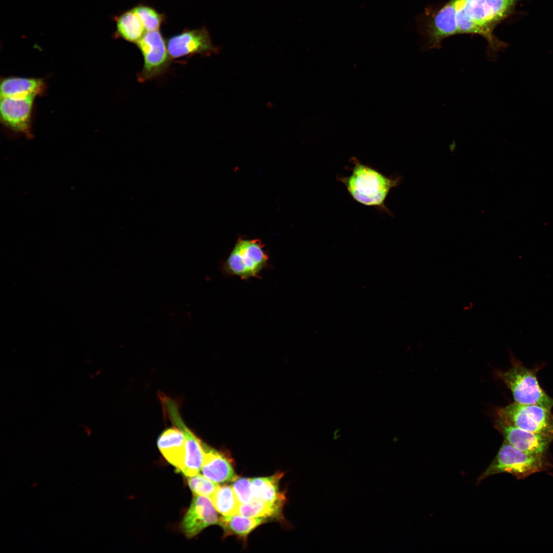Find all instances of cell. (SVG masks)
I'll list each match as a JSON object with an SVG mask.
<instances>
[{"mask_svg":"<svg viewBox=\"0 0 553 553\" xmlns=\"http://www.w3.org/2000/svg\"><path fill=\"white\" fill-rule=\"evenodd\" d=\"M219 518L210 498L195 495L182 521V528L187 537H193L207 527L218 524Z\"/></svg>","mask_w":553,"mask_h":553,"instance_id":"11","label":"cell"},{"mask_svg":"<svg viewBox=\"0 0 553 553\" xmlns=\"http://www.w3.org/2000/svg\"><path fill=\"white\" fill-rule=\"evenodd\" d=\"M188 486L195 495L203 496L211 498L219 485L198 474L187 477Z\"/></svg>","mask_w":553,"mask_h":553,"instance_id":"23","label":"cell"},{"mask_svg":"<svg viewBox=\"0 0 553 553\" xmlns=\"http://www.w3.org/2000/svg\"><path fill=\"white\" fill-rule=\"evenodd\" d=\"M284 505L269 503L254 498L250 502L240 504L239 514L252 518L270 519H282Z\"/></svg>","mask_w":553,"mask_h":553,"instance_id":"20","label":"cell"},{"mask_svg":"<svg viewBox=\"0 0 553 553\" xmlns=\"http://www.w3.org/2000/svg\"><path fill=\"white\" fill-rule=\"evenodd\" d=\"M44 89V82L40 79L9 77L4 79L1 82V96H36L40 94Z\"/></svg>","mask_w":553,"mask_h":553,"instance_id":"18","label":"cell"},{"mask_svg":"<svg viewBox=\"0 0 553 553\" xmlns=\"http://www.w3.org/2000/svg\"><path fill=\"white\" fill-rule=\"evenodd\" d=\"M173 406L167 404L171 417L176 426L183 431L186 437L185 466L182 473L187 477L194 476L199 474L201 470L203 460L202 442L185 426Z\"/></svg>","mask_w":553,"mask_h":553,"instance_id":"14","label":"cell"},{"mask_svg":"<svg viewBox=\"0 0 553 553\" xmlns=\"http://www.w3.org/2000/svg\"><path fill=\"white\" fill-rule=\"evenodd\" d=\"M506 441L522 451L534 454H546L553 441V435L530 432L506 424L496 419L494 425Z\"/></svg>","mask_w":553,"mask_h":553,"instance_id":"9","label":"cell"},{"mask_svg":"<svg viewBox=\"0 0 553 553\" xmlns=\"http://www.w3.org/2000/svg\"><path fill=\"white\" fill-rule=\"evenodd\" d=\"M231 486L240 504L247 503L255 498L251 478L238 477L232 481Z\"/></svg>","mask_w":553,"mask_h":553,"instance_id":"24","label":"cell"},{"mask_svg":"<svg viewBox=\"0 0 553 553\" xmlns=\"http://www.w3.org/2000/svg\"><path fill=\"white\" fill-rule=\"evenodd\" d=\"M350 162L353 165L349 168L350 174L337 176V180L345 186L353 200L392 216L385 202L390 191L401 183L402 177L386 176L371 165L361 163L356 157H352Z\"/></svg>","mask_w":553,"mask_h":553,"instance_id":"1","label":"cell"},{"mask_svg":"<svg viewBox=\"0 0 553 553\" xmlns=\"http://www.w3.org/2000/svg\"><path fill=\"white\" fill-rule=\"evenodd\" d=\"M267 520L263 518L248 517L238 514L220 517L218 524L222 528L224 537L236 536L246 540L250 533Z\"/></svg>","mask_w":553,"mask_h":553,"instance_id":"17","label":"cell"},{"mask_svg":"<svg viewBox=\"0 0 553 553\" xmlns=\"http://www.w3.org/2000/svg\"><path fill=\"white\" fill-rule=\"evenodd\" d=\"M550 463L546 454L528 453L504 440L497 455L477 479L479 484L486 478L500 473L512 474L522 479L531 474L548 470Z\"/></svg>","mask_w":553,"mask_h":553,"instance_id":"2","label":"cell"},{"mask_svg":"<svg viewBox=\"0 0 553 553\" xmlns=\"http://www.w3.org/2000/svg\"><path fill=\"white\" fill-rule=\"evenodd\" d=\"M115 19L116 22L115 36L117 37L136 44L145 33L142 23L132 9L123 12Z\"/></svg>","mask_w":553,"mask_h":553,"instance_id":"19","label":"cell"},{"mask_svg":"<svg viewBox=\"0 0 553 553\" xmlns=\"http://www.w3.org/2000/svg\"><path fill=\"white\" fill-rule=\"evenodd\" d=\"M202 445L203 460L201 471L205 477L217 484L232 482L238 477L229 458L203 443Z\"/></svg>","mask_w":553,"mask_h":553,"instance_id":"12","label":"cell"},{"mask_svg":"<svg viewBox=\"0 0 553 553\" xmlns=\"http://www.w3.org/2000/svg\"><path fill=\"white\" fill-rule=\"evenodd\" d=\"M456 16V10L453 0L444 5L435 15L430 33L433 46L439 45L444 38L457 33Z\"/></svg>","mask_w":553,"mask_h":553,"instance_id":"15","label":"cell"},{"mask_svg":"<svg viewBox=\"0 0 553 553\" xmlns=\"http://www.w3.org/2000/svg\"><path fill=\"white\" fill-rule=\"evenodd\" d=\"M283 476V473L277 472L270 476L251 478L254 498L269 503L284 505L286 497L279 487Z\"/></svg>","mask_w":553,"mask_h":553,"instance_id":"16","label":"cell"},{"mask_svg":"<svg viewBox=\"0 0 553 553\" xmlns=\"http://www.w3.org/2000/svg\"><path fill=\"white\" fill-rule=\"evenodd\" d=\"M136 44L143 58V68L138 76L139 82L158 77L167 71L171 58L159 30L147 31Z\"/></svg>","mask_w":553,"mask_h":553,"instance_id":"6","label":"cell"},{"mask_svg":"<svg viewBox=\"0 0 553 553\" xmlns=\"http://www.w3.org/2000/svg\"><path fill=\"white\" fill-rule=\"evenodd\" d=\"M465 15L493 33L494 27L511 12L517 0H455Z\"/></svg>","mask_w":553,"mask_h":553,"instance_id":"7","label":"cell"},{"mask_svg":"<svg viewBox=\"0 0 553 553\" xmlns=\"http://www.w3.org/2000/svg\"><path fill=\"white\" fill-rule=\"evenodd\" d=\"M166 45L171 59L195 54L208 55L215 50L209 33L204 27L185 29L170 37Z\"/></svg>","mask_w":553,"mask_h":553,"instance_id":"8","label":"cell"},{"mask_svg":"<svg viewBox=\"0 0 553 553\" xmlns=\"http://www.w3.org/2000/svg\"><path fill=\"white\" fill-rule=\"evenodd\" d=\"M495 414L496 419L522 430L553 435V414L544 407L514 402L496 408Z\"/></svg>","mask_w":553,"mask_h":553,"instance_id":"5","label":"cell"},{"mask_svg":"<svg viewBox=\"0 0 553 553\" xmlns=\"http://www.w3.org/2000/svg\"><path fill=\"white\" fill-rule=\"evenodd\" d=\"M210 499L216 511L222 516L239 514L240 503L231 486L218 485Z\"/></svg>","mask_w":553,"mask_h":553,"instance_id":"21","label":"cell"},{"mask_svg":"<svg viewBox=\"0 0 553 553\" xmlns=\"http://www.w3.org/2000/svg\"><path fill=\"white\" fill-rule=\"evenodd\" d=\"M35 97L1 96V116L4 124L16 132L29 135L31 112Z\"/></svg>","mask_w":553,"mask_h":553,"instance_id":"10","label":"cell"},{"mask_svg":"<svg viewBox=\"0 0 553 553\" xmlns=\"http://www.w3.org/2000/svg\"><path fill=\"white\" fill-rule=\"evenodd\" d=\"M132 10L139 18L146 32L159 30L164 20V15L150 6L139 5Z\"/></svg>","mask_w":553,"mask_h":553,"instance_id":"22","label":"cell"},{"mask_svg":"<svg viewBox=\"0 0 553 553\" xmlns=\"http://www.w3.org/2000/svg\"><path fill=\"white\" fill-rule=\"evenodd\" d=\"M512 366L506 371L495 370V377L511 391L515 402L522 404H534L551 410L553 398L540 386L536 370L523 365L511 356Z\"/></svg>","mask_w":553,"mask_h":553,"instance_id":"3","label":"cell"},{"mask_svg":"<svg viewBox=\"0 0 553 553\" xmlns=\"http://www.w3.org/2000/svg\"><path fill=\"white\" fill-rule=\"evenodd\" d=\"M268 260L259 240L240 239L224 262L222 269L226 274L243 280L258 278L267 266Z\"/></svg>","mask_w":553,"mask_h":553,"instance_id":"4","label":"cell"},{"mask_svg":"<svg viewBox=\"0 0 553 553\" xmlns=\"http://www.w3.org/2000/svg\"><path fill=\"white\" fill-rule=\"evenodd\" d=\"M157 444L165 459L182 473L185 466L186 437L178 427L165 430L160 436Z\"/></svg>","mask_w":553,"mask_h":553,"instance_id":"13","label":"cell"}]
</instances>
